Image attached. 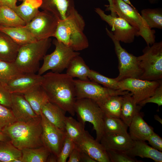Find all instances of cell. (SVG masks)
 <instances>
[{"label": "cell", "instance_id": "46", "mask_svg": "<svg viewBox=\"0 0 162 162\" xmlns=\"http://www.w3.org/2000/svg\"><path fill=\"white\" fill-rule=\"evenodd\" d=\"M80 152L81 162H96L87 154L80 150Z\"/></svg>", "mask_w": 162, "mask_h": 162}, {"label": "cell", "instance_id": "49", "mask_svg": "<svg viewBox=\"0 0 162 162\" xmlns=\"http://www.w3.org/2000/svg\"><path fill=\"white\" fill-rule=\"evenodd\" d=\"M47 162H57V156L51 153L48 157Z\"/></svg>", "mask_w": 162, "mask_h": 162}, {"label": "cell", "instance_id": "37", "mask_svg": "<svg viewBox=\"0 0 162 162\" xmlns=\"http://www.w3.org/2000/svg\"><path fill=\"white\" fill-rule=\"evenodd\" d=\"M88 78L90 80L101 84L107 88L115 90H120L119 81L116 80L115 78L107 77L91 69Z\"/></svg>", "mask_w": 162, "mask_h": 162}, {"label": "cell", "instance_id": "21", "mask_svg": "<svg viewBox=\"0 0 162 162\" xmlns=\"http://www.w3.org/2000/svg\"><path fill=\"white\" fill-rule=\"evenodd\" d=\"M125 152L132 158L139 156L151 159L155 162H162V152L149 146L144 141H134L131 148Z\"/></svg>", "mask_w": 162, "mask_h": 162}, {"label": "cell", "instance_id": "31", "mask_svg": "<svg viewBox=\"0 0 162 162\" xmlns=\"http://www.w3.org/2000/svg\"><path fill=\"white\" fill-rule=\"evenodd\" d=\"M122 100V95H116L97 104L104 114L120 118Z\"/></svg>", "mask_w": 162, "mask_h": 162}, {"label": "cell", "instance_id": "43", "mask_svg": "<svg viewBox=\"0 0 162 162\" xmlns=\"http://www.w3.org/2000/svg\"><path fill=\"white\" fill-rule=\"evenodd\" d=\"M147 141L152 147L162 151V139L154 132L150 135Z\"/></svg>", "mask_w": 162, "mask_h": 162}, {"label": "cell", "instance_id": "19", "mask_svg": "<svg viewBox=\"0 0 162 162\" xmlns=\"http://www.w3.org/2000/svg\"><path fill=\"white\" fill-rule=\"evenodd\" d=\"M134 140L129 134L104 133L100 142L106 149L126 152L131 147Z\"/></svg>", "mask_w": 162, "mask_h": 162}, {"label": "cell", "instance_id": "3", "mask_svg": "<svg viewBox=\"0 0 162 162\" xmlns=\"http://www.w3.org/2000/svg\"><path fill=\"white\" fill-rule=\"evenodd\" d=\"M40 116L27 122L16 121L4 128L2 132L9 137L16 147L21 150L44 146Z\"/></svg>", "mask_w": 162, "mask_h": 162}, {"label": "cell", "instance_id": "32", "mask_svg": "<svg viewBox=\"0 0 162 162\" xmlns=\"http://www.w3.org/2000/svg\"><path fill=\"white\" fill-rule=\"evenodd\" d=\"M22 151L10 141H0V162H22Z\"/></svg>", "mask_w": 162, "mask_h": 162}, {"label": "cell", "instance_id": "12", "mask_svg": "<svg viewBox=\"0 0 162 162\" xmlns=\"http://www.w3.org/2000/svg\"><path fill=\"white\" fill-rule=\"evenodd\" d=\"M95 11L101 20L112 28L115 38L120 42L130 44L133 42L135 36H138L136 30L123 18L106 14L101 8H95Z\"/></svg>", "mask_w": 162, "mask_h": 162}, {"label": "cell", "instance_id": "40", "mask_svg": "<svg viewBox=\"0 0 162 162\" xmlns=\"http://www.w3.org/2000/svg\"><path fill=\"white\" fill-rule=\"evenodd\" d=\"M75 143L66 135L62 146L57 157L58 162H66Z\"/></svg>", "mask_w": 162, "mask_h": 162}, {"label": "cell", "instance_id": "2", "mask_svg": "<svg viewBox=\"0 0 162 162\" xmlns=\"http://www.w3.org/2000/svg\"><path fill=\"white\" fill-rule=\"evenodd\" d=\"M85 26L83 18L74 9L65 19L58 20L53 37L75 51L82 50L89 46Z\"/></svg>", "mask_w": 162, "mask_h": 162}, {"label": "cell", "instance_id": "10", "mask_svg": "<svg viewBox=\"0 0 162 162\" xmlns=\"http://www.w3.org/2000/svg\"><path fill=\"white\" fill-rule=\"evenodd\" d=\"M76 99L87 98L97 103L101 102L114 95H123L127 91L115 90L107 88L91 81L74 79Z\"/></svg>", "mask_w": 162, "mask_h": 162}, {"label": "cell", "instance_id": "54", "mask_svg": "<svg viewBox=\"0 0 162 162\" xmlns=\"http://www.w3.org/2000/svg\"></svg>", "mask_w": 162, "mask_h": 162}, {"label": "cell", "instance_id": "50", "mask_svg": "<svg viewBox=\"0 0 162 162\" xmlns=\"http://www.w3.org/2000/svg\"><path fill=\"white\" fill-rule=\"evenodd\" d=\"M154 119L160 122L161 124H162V119L158 115H154Z\"/></svg>", "mask_w": 162, "mask_h": 162}, {"label": "cell", "instance_id": "27", "mask_svg": "<svg viewBox=\"0 0 162 162\" xmlns=\"http://www.w3.org/2000/svg\"><path fill=\"white\" fill-rule=\"evenodd\" d=\"M67 69L66 74L73 78L76 77L82 81L90 80L88 76L91 69L79 55L71 59Z\"/></svg>", "mask_w": 162, "mask_h": 162}, {"label": "cell", "instance_id": "9", "mask_svg": "<svg viewBox=\"0 0 162 162\" xmlns=\"http://www.w3.org/2000/svg\"><path fill=\"white\" fill-rule=\"evenodd\" d=\"M106 31L114 44L115 51L118 58L119 74L115 79L118 81L129 78L139 79L142 72L138 64L137 57L123 48L120 42L115 38L112 32L107 27Z\"/></svg>", "mask_w": 162, "mask_h": 162}, {"label": "cell", "instance_id": "20", "mask_svg": "<svg viewBox=\"0 0 162 162\" xmlns=\"http://www.w3.org/2000/svg\"><path fill=\"white\" fill-rule=\"evenodd\" d=\"M128 128V134L134 141H147L154 132L153 128L143 119L140 111L134 116Z\"/></svg>", "mask_w": 162, "mask_h": 162}, {"label": "cell", "instance_id": "44", "mask_svg": "<svg viewBox=\"0 0 162 162\" xmlns=\"http://www.w3.org/2000/svg\"><path fill=\"white\" fill-rule=\"evenodd\" d=\"M68 158V162H81L80 150L76 145L71 152Z\"/></svg>", "mask_w": 162, "mask_h": 162}, {"label": "cell", "instance_id": "34", "mask_svg": "<svg viewBox=\"0 0 162 162\" xmlns=\"http://www.w3.org/2000/svg\"><path fill=\"white\" fill-rule=\"evenodd\" d=\"M103 123L104 133L128 134V126L120 118L111 117L104 114Z\"/></svg>", "mask_w": 162, "mask_h": 162}, {"label": "cell", "instance_id": "14", "mask_svg": "<svg viewBox=\"0 0 162 162\" xmlns=\"http://www.w3.org/2000/svg\"><path fill=\"white\" fill-rule=\"evenodd\" d=\"M40 117L43 146L58 157L66 136L65 132L51 123L42 113Z\"/></svg>", "mask_w": 162, "mask_h": 162}, {"label": "cell", "instance_id": "30", "mask_svg": "<svg viewBox=\"0 0 162 162\" xmlns=\"http://www.w3.org/2000/svg\"><path fill=\"white\" fill-rule=\"evenodd\" d=\"M66 135L75 143L77 142L85 135V125L71 116H66L65 120Z\"/></svg>", "mask_w": 162, "mask_h": 162}, {"label": "cell", "instance_id": "53", "mask_svg": "<svg viewBox=\"0 0 162 162\" xmlns=\"http://www.w3.org/2000/svg\"><path fill=\"white\" fill-rule=\"evenodd\" d=\"M19 0V1H23L24 0Z\"/></svg>", "mask_w": 162, "mask_h": 162}, {"label": "cell", "instance_id": "7", "mask_svg": "<svg viewBox=\"0 0 162 162\" xmlns=\"http://www.w3.org/2000/svg\"><path fill=\"white\" fill-rule=\"evenodd\" d=\"M74 109L79 122L85 125L88 122L91 123L96 132V140L100 142L104 134V113L98 104L89 98L76 99Z\"/></svg>", "mask_w": 162, "mask_h": 162}, {"label": "cell", "instance_id": "1", "mask_svg": "<svg viewBox=\"0 0 162 162\" xmlns=\"http://www.w3.org/2000/svg\"><path fill=\"white\" fill-rule=\"evenodd\" d=\"M43 76L41 86L47 94L49 101L74 116L76 99L73 78L66 73L52 71Z\"/></svg>", "mask_w": 162, "mask_h": 162}, {"label": "cell", "instance_id": "36", "mask_svg": "<svg viewBox=\"0 0 162 162\" xmlns=\"http://www.w3.org/2000/svg\"><path fill=\"white\" fill-rule=\"evenodd\" d=\"M14 62L0 60V84L5 86L9 82L21 73Z\"/></svg>", "mask_w": 162, "mask_h": 162}, {"label": "cell", "instance_id": "42", "mask_svg": "<svg viewBox=\"0 0 162 162\" xmlns=\"http://www.w3.org/2000/svg\"><path fill=\"white\" fill-rule=\"evenodd\" d=\"M0 104L9 108H11V93L0 84Z\"/></svg>", "mask_w": 162, "mask_h": 162}, {"label": "cell", "instance_id": "23", "mask_svg": "<svg viewBox=\"0 0 162 162\" xmlns=\"http://www.w3.org/2000/svg\"><path fill=\"white\" fill-rule=\"evenodd\" d=\"M20 46L8 35L0 31V60L14 62Z\"/></svg>", "mask_w": 162, "mask_h": 162}, {"label": "cell", "instance_id": "35", "mask_svg": "<svg viewBox=\"0 0 162 162\" xmlns=\"http://www.w3.org/2000/svg\"><path fill=\"white\" fill-rule=\"evenodd\" d=\"M141 16L149 27L162 28V9L161 8H147L141 11Z\"/></svg>", "mask_w": 162, "mask_h": 162}, {"label": "cell", "instance_id": "52", "mask_svg": "<svg viewBox=\"0 0 162 162\" xmlns=\"http://www.w3.org/2000/svg\"><path fill=\"white\" fill-rule=\"evenodd\" d=\"M123 0L124 2L127 3V4H129L132 7L135 8V7L132 4V3L130 2V0Z\"/></svg>", "mask_w": 162, "mask_h": 162}, {"label": "cell", "instance_id": "24", "mask_svg": "<svg viewBox=\"0 0 162 162\" xmlns=\"http://www.w3.org/2000/svg\"><path fill=\"white\" fill-rule=\"evenodd\" d=\"M23 95L36 114L40 116L42 107L49 101L48 95L41 86H38Z\"/></svg>", "mask_w": 162, "mask_h": 162}, {"label": "cell", "instance_id": "5", "mask_svg": "<svg viewBox=\"0 0 162 162\" xmlns=\"http://www.w3.org/2000/svg\"><path fill=\"white\" fill-rule=\"evenodd\" d=\"M143 54L137 57L139 66L142 72L139 79L150 81L162 79V42H154L146 46Z\"/></svg>", "mask_w": 162, "mask_h": 162}, {"label": "cell", "instance_id": "18", "mask_svg": "<svg viewBox=\"0 0 162 162\" xmlns=\"http://www.w3.org/2000/svg\"><path fill=\"white\" fill-rule=\"evenodd\" d=\"M40 8L49 12L59 20L66 18L75 9L74 0H42Z\"/></svg>", "mask_w": 162, "mask_h": 162}, {"label": "cell", "instance_id": "13", "mask_svg": "<svg viewBox=\"0 0 162 162\" xmlns=\"http://www.w3.org/2000/svg\"><path fill=\"white\" fill-rule=\"evenodd\" d=\"M162 82V80L150 81L139 79L129 78L119 81L120 90L130 92L135 103L152 96Z\"/></svg>", "mask_w": 162, "mask_h": 162}, {"label": "cell", "instance_id": "8", "mask_svg": "<svg viewBox=\"0 0 162 162\" xmlns=\"http://www.w3.org/2000/svg\"><path fill=\"white\" fill-rule=\"evenodd\" d=\"M53 43L55 48L51 53L46 55L43 58L42 65L38 70V74L42 75L46 71L60 73L67 69L71 59L80 53L74 50L62 43L54 39Z\"/></svg>", "mask_w": 162, "mask_h": 162}, {"label": "cell", "instance_id": "26", "mask_svg": "<svg viewBox=\"0 0 162 162\" xmlns=\"http://www.w3.org/2000/svg\"><path fill=\"white\" fill-rule=\"evenodd\" d=\"M120 118L128 126L133 117L142 108L136 104L131 94L129 92L123 95Z\"/></svg>", "mask_w": 162, "mask_h": 162}, {"label": "cell", "instance_id": "41", "mask_svg": "<svg viewBox=\"0 0 162 162\" xmlns=\"http://www.w3.org/2000/svg\"><path fill=\"white\" fill-rule=\"evenodd\" d=\"M148 103L156 104L158 107L162 105V82L152 96L141 101L138 104L142 107Z\"/></svg>", "mask_w": 162, "mask_h": 162}, {"label": "cell", "instance_id": "45", "mask_svg": "<svg viewBox=\"0 0 162 162\" xmlns=\"http://www.w3.org/2000/svg\"><path fill=\"white\" fill-rule=\"evenodd\" d=\"M17 0H0V7L7 6L13 9L14 10L17 6Z\"/></svg>", "mask_w": 162, "mask_h": 162}, {"label": "cell", "instance_id": "15", "mask_svg": "<svg viewBox=\"0 0 162 162\" xmlns=\"http://www.w3.org/2000/svg\"><path fill=\"white\" fill-rule=\"evenodd\" d=\"M43 75L31 73H21L10 81L5 86L11 94H24L41 85Z\"/></svg>", "mask_w": 162, "mask_h": 162}, {"label": "cell", "instance_id": "22", "mask_svg": "<svg viewBox=\"0 0 162 162\" xmlns=\"http://www.w3.org/2000/svg\"><path fill=\"white\" fill-rule=\"evenodd\" d=\"M41 112L51 123L65 132V111L49 101L43 106Z\"/></svg>", "mask_w": 162, "mask_h": 162}, {"label": "cell", "instance_id": "11", "mask_svg": "<svg viewBox=\"0 0 162 162\" xmlns=\"http://www.w3.org/2000/svg\"><path fill=\"white\" fill-rule=\"evenodd\" d=\"M59 20L48 11H39L25 27L37 40L53 37Z\"/></svg>", "mask_w": 162, "mask_h": 162}, {"label": "cell", "instance_id": "48", "mask_svg": "<svg viewBox=\"0 0 162 162\" xmlns=\"http://www.w3.org/2000/svg\"><path fill=\"white\" fill-rule=\"evenodd\" d=\"M0 141H10L9 137L5 133L0 131Z\"/></svg>", "mask_w": 162, "mask_h": 162}, {"label": "cell", "instance_id": "25", "mask_svg": "<svg viewBox=\"0 0 162 162\" xmlns=\"http://www.w3.org/2000/svg\"><path fill=\"white\" fill-rule=\"evenodd\" d=\"M0 31L8 35L20 46L37 40L25 26L10 27L0 25Z\"/></svg>", "mask_w": 162, "mask_h": 162}, {"label": "cell", "instance_id": "38", "mask_svg": "<svg viewBox=\"0 0 162 162\" xmlns=\"http://www.w3.org/2000/svg\"><path fill=\"white\" fill-rule=\"evenodd\" d=\"M16 121L11 110L0 104V131Z\"/></svg>", "mask_w": 162, "mask_h": 162}, {"label": "cell", "instance_id": "16", "mask_svg": "<svg viewBox=\"0 0 162 162\" xmlns=\"http://www.w3.org/2000/svg\"><path fill=\"white\" fill-rule=\"evenodd\" d=\"M76 146L88 154L96 162H110L106 150L100 142L86 132Z\"/></svg>", "mask_w": 162, "mask_h": 162}, {"label": "cell", "instance_id": "51", "mask_svg": "<svg viewBox=\"0 0 162 162\" xmlns=\"http://www.w3.org/2000/svg\"><path fill=\"white\" fill-rule=\"evenodd\" d=\"M160 0H148V1L151 4H154L158 3Z\"/></svg>", "mask_w": 162, "mask_h": 162}, {"label": "cell", "instance_id": "17", "mask_svg": "<svg viewBox=\"0 0 162 162\" xmlns=\"http://www.w3.org/2000/svg\"><path fill=\"white\" fill-rule=\"evenodd\" d=\"M10 108L18 122H27L39 116L22 94H11Z\"/></svg>", "mask_w": 162, "mask_h": 162}, {"label": "cell", "instance_id": "4", "mask_svg": "<svg viewBox=\"0 0 162 162\" xmlns=\"http://www.w3.org/2000/svg\"><path fill=\"white\" fill-rule=\"evenodd\" d=\"M50 38L37 40L21 46L14 62L22 73H35L39 70L40 61L50 48Z\"/></svg>", "mask_w": 162, "mask_h": 162}, {"label": "cell", "instance_id": "47", "mask_svg": "<svg viewBox=\"0 0 162 162\" xmlns=\"http://www.w3.org/2000/svg\"><path fill=\"white\" fill-rule=\"evenodd\" d=\"M109 3L108 5H105L106 7V10L111 12L110 15L113 16H117V15L114 12L113 10V0H107Z\"/></svg>", "mask_w": 162, "mask_h": 162}, {"label": "cell", "instance_id": "33", "mask_svg": "<svg viewBox=\"0 0 162 162\" xmlns=\"http://www.w3.org/2000/svg\"><path fill=\"white\" fill-rule=\"evenodd\" d=\"M22 162H45L51 153L44 146L21 150Z\"/></svg>", "mask_w": 162, "mask_h": 162}, {"label": "cell", "instance_id": "29", "mask_svg": "<svg viewBox=\"0 0 162 162\" xmlns=\"http://www.w3.org/2000/svg\"><path fill=\"white\" fill-rule=\"evenodd\" d=\"M26 22L11 8L0 7V25L5 27H22Z\"/></svg>", "mask_w": 162, "mask_h": 162}, {"label": "cell", "instance_id": "39", "mask_svg": "<svg viewBox=\"0 0 162 162\" xmlns=\"http://www.w3.org/2000/svg\"><path fill=\"white\" fill-rule=\"evenodd\" d=\"M106 150L110 162H140L129 156L124 152L111 149Z\"/></svg>", "mask_w": 162, "mask_h": 162}, {"label": "cell", "instance_id": "28", "mask_svg": "<svg viewBox=\"0 0 162 162\" xmlns=\"http://www.w3.org/2000/svg\"><path fill=\"white\" fill-rule=\"evenodd\" d=\"M42 0H24L19 5L16 6L14 10L26 22H30L40 11Z\"/></svg>", "mask_w": 162, "mask_h": 162}, {"label": "cell", "instance_id": "6", "mask_svg": "<svg viewBox=\"0 0 162 162\" xmlns=\"http://www.w3.org/2000/svg\"><path fill=\"white\" fill-rule=\"evenodd\" d=\"M114 12L126 20L137 31L147 46L155 42V31L150 28L138 10L122 0H113Z\"/></svg>", "mask_w": 162, "mask_h": 162}]
</instances>
